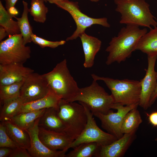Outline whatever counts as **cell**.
<instances>
[{
  "label": "cell",
  "mask_w": 157,
  "mask_h": 157,
  "mask_svg": "<svg viewBox=\"0 0 157 157\" xmlns=\"http://www.w3.org/2000/svg\"><path fill=\"white\" fill-rule=\"evenodd\" d=\"M147 33L146 28L141 29L134 25H126L122 28L117 36L112 38L106 49L109 53L106 65L115 62L120 63L130 57L135 50L140 38Z\"/></svg>",
  "instance_id": "6da1fadb"
},
{
  "label": "cell",
  "mask_w": 157,
  "mask_h": 157,
  "mask_svg": "<svg viewBox=\"0 0 157 157\" xmlns=\"http://www.w3.org/2000/svg\"><path fill=\"white\" fill-rule=\"evenodd\" d=\"M115 11L121 15L119 23L126 25L147 27L157 26V22L145 0H114Z\"/></svg>",
  "instance_id": "7a4b0ae2"
},
{
  "label": "cell",
  "mask_w": 157,
  "mask_h": 157,
  "mask_svg": "<svg viewBox=\"0 0 157 157\" xmlns=\"http://www.w3.org/2000/svg\"><path fill=\"white\" fill-rule=\"evenodd\" d=\"M42 75L51 89L61 99L69 102L79 91L80 88L70 73L65 59Z\"/></svg>",
  "instance_id": "3957f363"
},
{
  "label": "cell",
  "mask_w": 157,
  "mask_h": 157,
  "mask_svg": "<svg viewBox=\"0 0 157 157\" xmlns=\"http://www.w3.org/2000/svg\"><path fill=\"white\" fill-rule=\"evenodd\" d=\"M77 101L86 105L93 115L107 114L115 103L112 95L107 93L94 80L90 85L80 88L77 94L69 102Z\"/></svg>",
  "instance_id": "277c9868"
},
{
  "label": "cell",
  "mask_w": 157,
  "mask_h": 157,
  "mask_svg": "<svg viewBox=\"0 0 157 157\" xmlns=\"http://www.w3.org/2000/svg\"><path fill=\"white\" fill-rule=\"evenodd\" d=\"M91 76L94 80H101L104 82L111 92L115 103L129 106L139 103L141 91L140 81L114 79L101 77L94 74Z\"/></svg>",
  "instance_id": "5b68a950"
},
{
  "label": "cell",
  "mask_w": 157,
  "mask_h": 157,
  "mask_svg": "<svg viewBox=\"0 0 157 157\" xmlns=\"http://www.w3.org/2000/svg\"><path fill=\"white\" fill-rule=\"evenodd\" d=\"M79 103L61 99L58 105V115L65 126V133L74 140L81 134L87 122L85 108Z\"/></svg>",
  "instance_id": "8992f818"
},
{
  "label": "cell",
  "mask_w": 157,
  "mask_h": 157,
  "mask_svg": "<svg viewBox=\"0 0 157 157\" xmlns=\"http://www.w3.org/2000/svg\"><path fill=\"white\" fill-rule=\"evenodd\" d=\"M30 47L24 44L21 33L9 35L0 43V65L23 64L31 57Z\"/></svg>",
  "instance_id": "52a82bcc"
},
{
  "label": "cell",
  "mask_w": 157,
  "mask_h": 157,
  "mask_svg": "<svg viewBox=\"0 0 157 157\" xmlns=\"http://www.w3.org/2000/svg\"><path fill=\"white\" fill-rule=\"evenodd\" d=\"M58 7L67 11L74 20L76 26V30L72 35L68 37L66 41L76 39L83 33L86 29L94 24H99L106 27H110L106 17L98 18L89 17L81 12L78 2L65 0L56 2Z\"/></svg>",
  "instance_id": "ba28073f"
},
{
  "label": "cell",
  "mask_w": 157,
  "mask_h": 157,
  "mask_svg": "<svg viewBox=\"0 0 157 157\" xmlns=\"http://www.w3.org/2000/svg\"><path fill=\"white\" fill-rule=\"evenodd\" d=\"M79 103L85 108L87 117V122L81 134L73 141L69 149L73 148L83 143L90 142H96L101 146H104L117 139L114 136L103 131L99 128L90 110L84 104L81 102Z\"/></svg>",
  "instance_id": "9c48e42d"
},
{
  "label": "cell",
  "mask_w": 157,
  "mask_h": 157,
  "mask_svg": "<svg viewBox=\"0 0 157 157\" xmlns=\"http://www.w3.org/2000/svg\"><path fill=\"white\" fill-rule=\"evenodd\" d=\"M138 106L139 103L124 106L119 103H115L112 105L111 108L116 110V112H113L111 110L106 114L97 113L93 115L100 120L101 126L104 129L118 139L123 135L121 127L125 115L130 110L138 107Z\"/></svg>",
  "instance_id": "30bf717a"
},
{
  "label": "cell",
  "mask_w": 157,
  "mask_h": 157,
  "mask_svg": "<svg viewBox=\"0 0 157 157\" xmlns=\"http://www.w3.org/2000/svg\"><path fill=\"white\" fill-rule=\"evenodd\" d=\"M51 90L43 75L34 72L24 80L19 97L23 104L28 103L44 97Z\"/></svg>",
  "instance_id": "8fae6325"
},
{
  "label": "cell",
  "mask_w": 157,
  "mask_h": 157,
  "mask_svg": "<svg viewBox=\"0 0 157 157\" xmlns=\"http://www.w3.org/2000/svg\"><path fill=\"white\" fill-rule=\"evenodd\" d=\"M157 58V54L147 55V69L144 77L140 81L141 91L139 106L144 110L150 107V99L156 86L157 72L155 66Z\"/></svg>",
  "instance_id": "7c38bea8"
},
{
  "label": "cell",
  "mask_w": 157,
  "mask_h": 157,
  "mask_svg": "<svg viewBox=\"0 0 157 157\" xmlns=\"http://www.w3.org/2000/svg\"><path fill=\"white\" fill-rule=\"evenodd\" d=\"M40 118L31 127L26 130L30 138V146L28 151L31 157H65L67 151L51 150L40 140L39 137Z\"/></svg>",
  "instance_id": "4fadbf2b"
},
{
  "label": "cell",
  "mask_w": 157,
  "mask_h": 157,
  "mask_svg": "<svg viewBox=\"0 0 157 157\" xmlns=\"http://www.w3.org/2000/svg\"><path fill=\"white\" fill-rule=\"evenodd\" d=\"M34 72V70L24 66L23 64L0 65V85H8L24 81Z\"/></svg>",
  "instance_id": "5bb4252c"
},
{
  "label": "cell",
  "mask_w": 157,
  "mask_h": 157,
  "mask_svg": "<svg viewBox=\"0 0 157 157\" xmlns=\"http://www.w3.org/2000/svg\"><path fill=\"white\" fill-rule=\"evenodd\" d=\"M39 137L45 146L53 150L67 151L74 140L65 133L54 131L39 126Z\"/></svg>",
  "instance_id": "9a60e30c"
},
{
  "label": "cell",
  "mask_w": 157,
  "mask_h": 157,
  "mask_svg": "<svg viewBox=\"0 0 157 157\" xmlns=\"http://www.w3.org/2000/svg\"><path fill=\"white\" fill-rule=\"evenodd\" d=\"M136 132L124 134L111 143L101 146L98 157H122L136 138Z\"/></svg>",
  "instance_id": "2e32d148"
},
{
  "label": "cell",
  "mask_w": 157,
  "mask_h": 157,
  "mask_svg": "<svg viewBox=\"0 0 157 157\" xmlns=\"http://www.w3.org/2000/svg\"><path fill=\"white\" fill-rule=\"evenodd\" d=\"M79 37L85 56L83 66L85 68L91 67L94 65L95 56L100 49L101 42L98 38L88 35L85 33Z\"/></svg>",
  "instance_id": "e0dca14e"
},
{
  "label": "cell",
  "mask_w": 157,
  "mask_h": 157,
  "mask_svg": "<svg viewBox=\"0 0 157 157\" xmlns=\"http://www.w3.org/2000/svg\"><path fill=\"white\" fill-rule=\"evenodd\" d=\"M58 108L46 109L40 118L39 126L49 130L65 133V126L58 115Z\"/></svg>",
  "instance_id": "ac0fdd59"
},
{
  "label": "cell",
  "mask_w": 157,
  "mask_h": 157,
  "mask_svg": "<svg viewBox=\"0 0 157 157\" xmlns=\"http://www.w3.org/2000/svg\"><path fill=\"white\" fill-rule=\"evenodd\" d=\"M61 99L51 90L44 97L30 102L23 104L18 113L37 111L51 107L58 108Z\"/></svg>",
  "instance_id": "d6986e66"
},
{
  "label": "cell",
  "mask_w": 157,
  "mask_h": 157,
  "mask_svg": "<svg viewBox=\"0 0 157 157\" xmlns=\"http://www.w3.org/2000/svg\"><path fill=\"white\" fill-rule=\"evenodd\" d=\"M3 122L8 134L12 140L19 147L28 150L30 146V140L27 132L9 121Z\"/></svg>",
  "instance_id": "ffe728a7"
},
{
  "label": "cell",
  "mask_w": 157,
  "mask_h": 157,
  "mask_svg": "<svg viewBox=\"0 0 157 157\" xmlns=\"http://www.w3.org/2000/svg\"><path fill=\"white\" fill-rule=\"evenodd\" d=\"M45 109L19 113L7 120L26 130L33 125L36 120L41 116Z\"/></svg>",
  "instance_id": "44dd1931"
},
{
  "label": "cell",
  "mask_w": 157,
  "mask_h": 157,
  "mask_svg": "<svg viewBox=\"0 0 157 157\" xmlns=\"http://www.w3.org/2000/svg\"><path fill=\"white\" fill-rule=\"evenodd\" d=\"M136 50H140L147 55L157 54V26L150 29L140 38Z\"/></svg>",
  "instance_id": "7402d4cb"
},
{
  "label": "cell",
  "mask_w": 157,
  "mask_h": 157,
  "mask_svg": "<svg viewBox=\"0 0 157 157\" xmlns=\"http://www.w3.org/2000/svg\"><path fill=\"white\" fill-rule=\"evenodd\" d=\"M101 146L96 142L83 143L73 148L65 157H98Z\"/></svg>",
  "instance_id": "603a6c76"
},
{
  "label": "cell",
  "mask_w": 157,
  "mask_h": 157,
  "mask_svg": "<svg viewBox=\"0 0 157 157\" xmlns=\"http://www.w3.org/2000/svg\"><path fill=\"white\" fill-rule=\"evenodd\" d=\"M137 107L129 112L125 115L121 127L122 133H129L136 132L142 120Z\"/></svg>",
  "instance_id": "cb8c5ba5"
},
{
  "label": "cell",
  "mask_w": 157,
  "mask_h": 157,
  "mask_svg": "<svg viewBox=\"0 0 157 157\" xmlns=\"http://www.w3.org/2000/svg\"><path fill=\"white\" fill-rule=\"evenodd\" d=\"M22 3L23 10L21 17L19 18L15 16L13 17L17 20L21 33L23 36L24 44L26 45L32 41L31 36L33 33L28 18V13L29 12L28 4L24 0L22 1Z\"/></svg>",
  "instance_id": "d4e9b609"
},
{
  "label": "cell",
  "mask_w": 157,
  "mask_h": 157,
  "mask_svg": "<svg viewBox=\"0 0 157 157\" xmlns=\"http://www.w3.org/2000/svg\"><path fill=\"white\" fill-rule=\"evenodd\" d=\"M0 1V25L4 28L8 35L21 33L17 21H14Z\"/></svg>",
  "instance_id": "484cf974"
},
{
  "label": "cell",
  "mask_w": 157,
  "mask_h": 157,
  "mask_svg": "<svg viewBox=\"0 0 157 157\" xmlns=\"http://www.w3.org/2000/svg\"><path fill=\"white\" fill-rule=\"evenodd\" d=\"M24 81L8 85H0V102L3 104L19 97Z\"/></svg>",
  "instance_id": "4316f807"
},
{
  "label": "cell",
  "mask_w": 157,
  "mask_h": 157,
  "mask_svg": "<svg viewBox=\"0 0 157 157\" xmlns=\"http://www.w3.org/2000/svg\"><path fill=\"white\" fill-rule=\"evenodd\" d=\"M23 104L19 97L3 104L0 111V121L7 120L18 114Z\"/></svg>",
  "instance_id": "83f0119b"
},
{
  "label": "cell",
  "mask_w": 157,
  "mask_h": 157,
  "mask_svg": "<svg viewBox=\"0 0 157 157\" xmlns=\"http://www.w3.org/2000/svg\"><path fill=\"white\" fill-rule=\"evenodd\" d=\"M44 2L43 0H31L29 12L36 22L43 23L46 21L48 9Z\"/></svg>",
  "instance_id": "f1b7e54d"
},
{
  "label": "cell",
  "mask_w": 157,
  "mask_h": 157,
  "mask_svg": "<svg viewBox=\"0 0 157 157\" xmlns=\"http://www.w3.org/2000/svg\"><path fill=\"white\" fill-rule=\"evenodd\" d=\"M19 147L8 134L3 122L0 124V147H7L13 149Z\"/></svg>",
  "instance_id": "f546056e"
},
{
  "label": "cell",
  "mask_w": 157,
  "mask_h": 157,
  "mask_svg": "<svg viewBox=\"0 0 157 157\" xmlns=\"http://www.w3.org/2000/svg\"><path fill=\"white\" fill-rule=\"evenodd\" d=\"M31 38L32 42L43 48L46 47L55 48L66 43V41L63 40L56 41H49L40 37L33 33L31 35Z\"/></svg>",
  "instance_id": "4dcf8cb0"
},
{
  "label": "cell",
  "mask_w": 157,
  "mask_h": 157,
  "mask_svg": "<svg viewBox=\"0 0 157 157\" xmlns=\"http://www.w3.org/2000/svg\"><path fill=\"white\" fill-rule=\"evenodd\" d=\"M9 157H31L27 149L20 147L13 149Z\"/></svg>",
  "instance_id": "1f68e13d"
},
{
  "label": "cell",
  "mask_w": 157,
  "mask_h": 157,
  "mask_svg": "<svg viewBox=\"0 0 157 157\" xmlns=\"http://www.w3.org/2000/svg\"><path fill=\"white\" fill-rule=\"evenodd\" d=\"M149 122L154 126H157V111L154 112L150 114H147Z\"/></svg>",
  "instance_id": "d6a6232c"
},
{
  "label": "cell",
  "mask_w": 157,
  "mask_h": 157,
  "mask_svg": "<svg viewBox=\"0 0 157 157\" xmlns=\"http://www.w3.org/2000/svg\"><path fill=\"white\" fill-rule=\"evenodd\" d=\"M12 150L13 149L9 147H0V157H9Z\"/></svg>",
  "instance_id": "836d02e7"
},
{
  "label": "cell",
  "mask_w": 157,
  "mask_h": 157,
  "mask_svg": "<svg viewBox=\"0 0 157 157\" xmlns=\"http://www.w3.org/2000/svg\"><path fill=\"white\" fill-rule=\"evenodd\" d=\"M5 7L8 10L10 7L15 6L18 0H5Z\"/></svg>",
  "instance_id": "e575fe53"
},
{
  "label": "cell",
  "mask_w": 157,
  "mask_h": 157,
  "mask_svg": "<svg viewBox=\"0 0 157 157\" xmlns=\"http://www.w3.org/2000/svg\"><path fill=\"white\" fill-rule=\"evenodd\" d=\"M157 98V82L156 89L152 94L149 102V106L151 107L155 102Z\"/></svg>",
  "instance_id": "d590c367"
},
{
  "label": "cell",
  "mask_w": 157,
  "mask_h": 157,
  "mask_svg": "<svg viewBox=\"0 0 157 157\" xmlns=\"http://www.w3.org/2000/svg\"><path fill=\"white\" fill-rule=\"evenodd\" d=\"M8 35L5 29L3 27H0V41H1L7 35Z\"/></svg>",
  "instance_id": "8d00e7d4"
},
{
  "label": "cell",
  "mask_w": 157,
  "mask_h": 157,
  "mask_svg": "<svg viewBox=\"0 0 157 157\" xmlns=\"http://www.w3.org/2000/svg\"><path fill=\"white\" fill-rule=\"evenodd\" d=\"M10 14L13 17L15 15L18 14V11L15 6H13L7 10Z\"/></svg>",
  "instance_id": "74e56055"
},
{
  "label": "cell",
  "mask_w": 157,
  "mask_h": 157,
  "mask_svg": "<svg viewBox=\"0 0 157 157\" xmlns=\"http://www.w3.org/2000/svg\"><path fill=\"white\" fill-rule=\"evenodd\" d=\"M65 0H48V1L50 3L55 4L56 2L61 1H63ZM92 2H97L99 1L100 0H89Z\"/></svg>",
  "instance_id": "f35d334b"
},
{
  "label": "cell",
  "mask_w": 157,
  "mask_h": 157,
  "mask_svg": "<svg viewBox=\"0 0 157 157\" xmlns=\"http://www.w3.org/2000/svg\"><path fill=\"white\" fill-rule=\"evenodd\" d=\"M155 141L157 142V137L155 139Z\"/></svg>",
  "instance_id": "ab89813d"
},
{
  "label": "cell",
  "mask_w": 157,
  "mask_h": 157,
  "mask_svg": "<svg viewBox=\"0 0 157 157\" xmlns=\"http://www.w3.org/2000/svg\"><path fill=\"white\" fill-rule=\"evenodd\" d=\"M45 2H47V1H48V0H43Z\"/></svg>",
  "instance_id": "60d3db41"
}]
</instances>
